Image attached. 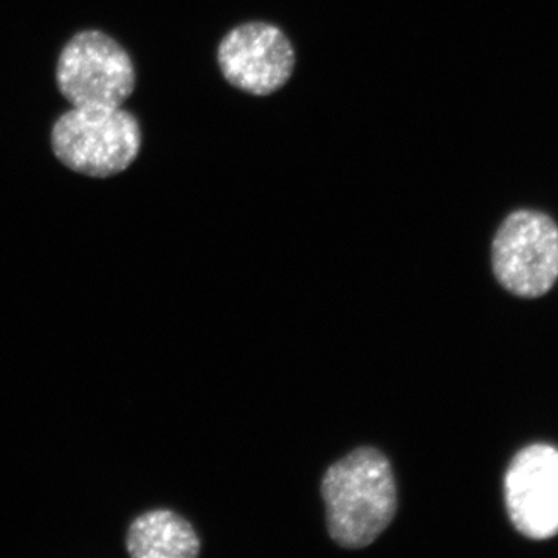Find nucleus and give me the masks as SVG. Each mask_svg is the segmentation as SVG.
<instances>
[{"mask_svg":"<svg viewBox=\"0 0 558 558\" xmlns=\"http://www.w3.org/2000/svg\"><path fill=\"white\" fill-rule=\"evenodd\" d=\"M322 495L330 538L341 548H366L398 512L391 462L374 447H360L330 465L323 476Z\"/></svg>","mask_w":558,"mask_h":558,"instance_id":"1","label":"nucleus"},{"mask_svg":"<svg viewBox=\"0 0 558 558\" xmlns=\"http://www.w3.org/2000/svg\"><path fill=\"white\" fill-rule=\"evenodd\" d=\"M50 140L54 156L69 170L106 179L126 171L137 159L142 130L123 108L83 106L54 121Z\"/></svg>","mask_w":558,"mask_h":558,"instance_id":"2","label":"nucleus"},{"mask_svg":"<svg viewBox=\"0 0 558 558\" xmlns=\"http://www.w3.org/2000/svg\"><path fill=\"white\" fill-rule=\"evenodd\" d=\"M492 269L499 284L512 295H546L558 277L556 220L534 209L510 213L492 242Z\"/></svg>","mask_w":558,"mask_h":558,"instance_id":"3","label":"nucleus"},{"mask_svg":"<svg viewBox=\"0 0 558 558\" xmlns=\"http://www.w3.org/2000/svg\"><path fill=\"white\" fill-rule=\"evenodd\" d=\"M57 84L72 108H123L135 90V69L128 51L98 31H84L65 44Z\"/></svg>","mask_w":558,"mask_h":558,"instance_id":"4","label":"nucleus"},{"mask_svg":"<svg viewBox=\"0 0 558 558\" xmlns=\"http://www.w3.org/2000/svg\"><path fill=\"white\" fill-rule=\"evenodd\" d=\"M218 64L231 86L255 97H267L288 84L296 54L277 25L248 22L231 28L220 40Z\"/></svg>","mask_w":558,"mask_h":558,"instance_id":"5","label":"nucleus"},{"mask_svg":"<svg viewBox=\"0 0 558 558\" xmlns=\"http://www.w3.org/2000/svg\"><path fill=\"white\" fill-rule=\"evenodd\" d=\"M505 501L513 527L523 537L545 542L558 535V449L534 444L510 461Z\"/></svg>","mask_w":558,"mask_h":558,"instance_id":"6","label":"nucleus"},{"mask_svg":"<svg viewBox=\"0 0 558 558\" xmlns=\"http://www.w3.org/2000/svg\"><path fill=\"white\" fill-rule=\"evenodd\" d=\"M126 548L134 558H194L199 556L201 539L179 513L156 509L132 521Z\"/></svg>","mask_w":558,"mask_h":558,"instance_id":"7","label":"nucleus"}]
</instances>
